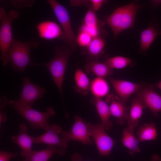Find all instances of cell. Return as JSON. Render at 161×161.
<instances>
[{
	"label": "cell",
	"mask_w": 161,
	"mask_h": 161,
	"mask_svg": "<svg viewBox=\"0 0 161 161\" xmlns=\"http://www.w3.org/2000/svg\"><path fill=\"white\" fill-rule=\"evenodd\" d=\"M158 34V29L154 26L143 30L140 35V52H145Z\"/></svg>",
	"instance_id": "7402d4cb"
},
{
	"label": "cell",
	"mask_w": 161,
	"mask_h": 161,
	"mask_svg": "<svg viewBox=\"0 0 161 161\" xmlns=\"http://www.w3.org/2000/svg\"><path fill=\"white\" fill-rule=\"evenodd\" d=\"M63 131L60 126L56 124L52 125L44 134L37 137H32L33 143L66 149L68 147V143L63 141L58 135Z\"/></svg>",
	"instance_id": "8fae6325"
},
{
	"label": "cell",
	"mask_w": 161,
	"mask_h": 161,
	"mask_svg": "<svg viewBox=\"0 0 161 161\" xmlns=\"http://www.w3.org/2000/svg\"><path fill=\"white\" fill-rule=\"evenodd\" d=\"M75 89L79 93L86 94L90 90L91 83L86 73L78 66L74 73Z\"/></svg>",
	"instance_id": "603a6c76"
},
{
	"label": "cell",
	"mask_w": 161,
	"mask_h": 161,
	"mask_svg": "<svg viewBox=\"0 0 161 161\" xmlns=\"http://www.w3.org/2000/svg\"><path fill=\"white\" fill-rule=\"evenodd\" d=\"M22 82L20 96L16 101L20 104L32 107L34 103L43 96L46 90L32 82L27 76L23 78Z\"/></svg>",
	"instance_id": "30bf717a"
},
{
	"label": "cell",
	"mask_w": 161,
	"mask_h": 161,
	"mask_svg": "<svg viewBox=\"0 0 161 161\" xmlns=\"http://www.w3.org/2000/svg\"><path fill=\"white\" fill-rule=\"evenodd\" d=\"M102 27L101 26L97 27H90L82 24L80 26V31L86 32L92 38H94L101 37L100 35L103 30Z\"/></svg>",
	"instance_id": "f1b7e54d"
},
{
	"label": "cell",
	"mask_w": 161,
	"mask_h": 161,
	"mask_svg": "<svg viewBox=\"0 0 161 161\" xmlns=\"http://www.w3.org/2000/svg\"><path fill=\"white\" fill-rule=\"evenodd\" d=\"M34 0H11L10 2L14 6L20 8L22 7H31L33 4Z\"/></svg>",
	"instance_id": "f546056e"
},
{
	"label": "cell",
	"mask_w": 161,
	"mask_h": 161,
	"mask_svg": "<svg viewBox=\"0 0 161 161\" xmlns=\"http://www.w3.org/2000/svg\"><path fill=\"white\" fill-rule=\"evenodd\" d=\"M9 104L27 121L31 128L41 129L45 131L50 126L48 122L49 117L55 113L51 107H47L46 112H42L34 109L32 107L20 104L15 100L10 101Z\"/></svg>",
	"instance_id": "277c9868"
},
{
	"label": "cell",
	"mask_w": 161,
	"mask_h": 161,
	"mask_svg": "<svg viewBox=\"0 0 161 161\" xmlns=\"http://www.w3.org/2000/svg\"><path fill=\"white\" fill-rule=\"evenodd\" d=\"M84 69L89 73L92 72L97 77L103 78L113 74V69L109 67L105 62L87 59Z\"/></svg>",
	"instance_id": "d6986e66"
},
{
	"label": "cell",
	"mask_w": 161,
	"mask_h": 161,
	"mask_svg": "<svg viewBox=\"0 0 161 161\" xmlns=\"http://www.w3.org/2000/svg\"><path fill=\"white\" fill-rule=\"evenodd\" d=\"M72 161H86L83 160L81 156L78 153H75L71 156Z\"/></svg>",
	"instance_id": "e575fe53"
},
{
	"label": "cell",
	"mask_w": 161,
	"mask_h": 161,
	"mask_svg": "<svg viewBox=\"0 0 161 161\" xmlns=\"http://www.w3.org/2000/svg\"><path fill=\"white\" fill-rule=\"evenodd\" d=\"M103 0H89L90 3L89 5L95 11L98 10L102 6L103 3L106 2Z\"/></svg>",
	"instance_id": "1f68e13d"
},
{
	"label": "cell",
	"mask_w": 161,
	"mask_h": 161,
	"mask_svg": "<svg viewBox=\"0 0 161 161\" xmlns=\"http://www.w3.org/2000/svg\"><path fill=\"white\" fill-rule=\"evenodd\" d=\"M134 128L129 126L124 128L121 139V142L132 157L140 151L139 145V141L134 135Z\"/></svg>",
	"instance_id": "e0dca14e"
},
{
	"label": "cell",
	"mask_w": 161,
	"mask_h": 161,
	"mask_svg": "<svg viewBox=\"0 0 161 161\" xmlns=\"http://www.w3.org/2000/svg\"><path fill=\"white\" fill-rule=\"evenodd\" d=\"M90 90L94 97L102 98L108 94L109 86L104 78L97 77L91 82Z\"/></svg>",
	"instance_id": "d4e9b609"
},
{
	"label": "cell",
	"mask_w": 161,
	"mask_h": 161,
	"mask_svg": "<svg viewBox=\"0 0 161 161\" xmlns=\"http://www.w3.org/2000/svg\"><path fill=\"white\" fill-rule=\"evenodd\" d=\"M19 12L17 10L12 9L7 14L5 9L0 8V60L4 66L8 63L7 52L13 38L12 37L11 27L13 20L19 17Z\"/></svg>",
	"instance_id": "5b68a950"
},
{
	"label": "cell",
	"mask_w": 161,
	"mask_h": 161,
	"mask_svg": "<svg viewBox=\"0 0 161 161\" xmlns=\"http://www.w3.org/2000/svg\"><path fill=\"white\" fill-rule=\"evenodd\" d=\"M151 4L155 6L161 5V0H152L151 1Z\"/></svg>",
	"instance_id": "8d00e7d4"
},
{
	"label": "cell",
	"mask_w": 161,
	"mask_h": 161,
	"mask_svg": "<svg viewBox=\"0 0 161 161\" xmlns=\"http://www.w3.org/2000/svg\"><path fill=\"white\" fill-rule=\"evenodd\" d=\"M104 62L112 69H121L131 65L132 60L123 56H118L106 58Z\"/></svg>",
	"instance_id": "484cf974"
},
{
	"label": "cell",
	"mask_w": 161,
	"mask_h": 161,
	"mask_svg": "<svg viewBox=\"0 0 161 161\" xmlns=\"http://www.w3.org/2000/svg\"><path fill=\"white\" fill-rule=\"evenodd\" d=\"M93 38L88 34L80 31L76 37V43L80 47L86 48L90 44Z\"/></svg>",
	"instance_id": "83f0119b"
},
{
	"label": "cell",
	"mask_w": 161,
	"mask_h": 161,
	"mask_svg": "<svg viewBox=\"0 0 161 161\" xmlns=\"http://www.w3.org/2000/svg\"><path fill=\"white\" fill-rule=\"evenodd\" d=\"M47 148L39 151H33L28 157L22 161H48L54 154L62 156L66 152V148L52 146H47Z\"/></svg>",
	"instance_id": "ac0fdd59"
},
{
	"label": "cell",
	"mask_w": 161,
	"mask_h": 161,
	"mask_svg": "<svg viewBox=\"0 0 161 161\" xmlns=\"http://www.w3.org/2000/svg\"><path fill=\"white\" fill-rule=\"evenodd\" d=\"M109 97L108 99L110 102L109 107L111 115L117 119L118 124L123 125L129 118V108L126 106L119 97L113 95Z\"/></svg>",
	"instance_id": "9a60e30c"
},
{
	"label": "cell",
	"mask_w": 161,
	"mask_h": 161,
	"mask_svg": "<svg viewBox=\"0 0 161 161\" xmlns=\"http://www.w3.org/2000/svg\"><path fill=\"white\" fill-rule=\"evenodd\" d=\"M115 91L120 99L124 103L128 100L130 96L136 93L141 85L124 80L116 79L108 77Z\"/></svg>",
	"instance_id": "5bb4252c"
},
{
	"label": "cell",
	"mask_w": 161,
	"mask_h": 161,
	"mask_svg": "<svg viewBox=\"0 0 161 161\" xmlns=\"http://www.w3.org/2000/svg\"><path fill=\"white\" fill-rule=\"evenodd\" d=\"M146 108L140 100L136 96L132 100L129 112V117L127 120L128 126L134 128L138 125L143 110Z\"/></svg>",
	"instance_id": "ffe728a7"
},
{
	"label": "cell",
	"mask_w": 161,
	"mask_h": 161,
	"mask_svg": "<svg viewBox=\"0 0 161 161\" xmlns=\"http://www.w3.org/2000/svg\"><path fill=\"white\" fill-rule=\"evenodd\" d=\"M7 98L4 96H2L0 98V108L2 109L5 107L7 104Z\"/></svg>",
	"instance_id": "836d02e7"
},
{
	"label": "cell",
	"mask_w": 161,
	"mask_h": 161,
	"mask_svg": "<svg viewBox=\"0 0 161 161\" xmlns=\"http://www.w3.org/2000/svg\"><path fill=\"white\" fill-rule=\"evenodd\" d=\"M88 9L86 14L83 24L85 25L90 27H97L103 25L100 24L98 20L95 11L89 5Z\"/></svg>",
	"instance_id": "4316f807"
},
{
	"label": "cell",
	"mask_w": 161,
	"mask_h": 161,
	"mask_svg": "<svg viewBox=\"0 0 161 161\" xmlns=\"http://www.w3.org/2000/svg\"><path fill=\"white\" fill-rule=\"evenodd\" d=\"M105 40L101 37L93 38L91 42L86 48L88 55L87 59L97 61V58L103 52Z\"/></svg>",
	"instance_id": "cb8c5ba5"
},
{
	"label": "cell",
	"mask_w": 161,
	"mask_h": 161,
	"mask_svg": "<svg viewBox=\"0 0 161 161\" xmlns=\"http://www.w3.org/2000/svg\"><path fill=\"white\" fill-rule=\"evenodd\" d=\"M139 141L155 140L158 136L155 123L151 122L145 123L139 126L136 133Z\"/></svg>",
	"instance_id": "44dd1931"
},
{
	"label": "cell",
	"mask_w": 161,
	"mask_h": 161,
	"mask_svg": "<svg viewBox=\"0 0 161 161\" xmlns=\"http://www.w3.org/2000/svg\"><path fill=\"white\" fill-rule=\"evenodd\" d=\"M91 102L95 106L101 120V125L106 131H109L113 126L112 123L109 120L111 115L109 106L101 98L93 97Z\"/></svg>",
	"instance_id": "2e32d148"
},
{
	"label": "cell",
	"mask_w": 161,
	"mask_h": 161,
	"mask_svg": "<svg viewBox=\"0 0 161 161\" xmlns=\"http://www.w3.org/2000/svg\"><path fill=\"white\" fill-rule=\"evenodd\" d=\"M86 125L100 156H109L115 143L114 140L101 124L88 123Z\"/></svg>",
	"instance_id": "52a82bcc"
},
{
	"label": "cell",
	"mask_w": 161,
	"mask_h": 161,
	"mask_svg": "<svg viewBox=\"0 0 161 161\" xmlns=\"http://www.w3.org/2000/svg\"><path fill=\"white\" fill-rule=\"evenodd\" d=\"M73 49L70 46L61 45L53 48L55 55L50 61L45 63H35V66L43 65L49 70L61 95L65 111L62 86L64 76L68 60L73 53Z\"/></svg>",
	"instance_id": "7a4b0ae2"
},
{
	"label": "cell",
	"mask_w": 161,
	"mask_h": 161,
	"mask_svg": "<svg viewBox=\"0 0 161 161\" xmlns=\"http://www.w3.org/2000/svg\"><path fill=\"white\" fill-rule=\"evenodd\" d=\"M143 5L132 2L116 9L107 18L106 23L114 38L124 30L132 27L136 15Z\"/></svg>",
	"instance_id": "3957f363"
},
{
	"label": "cell",
	"mask_w": 161,
	"mask_h": 161,
	"mask_svg": "<svg viewBox=\"0 0 161 161\" xmlns=\"http://www.w3.org/2000/svg\"><path fill=\"white\" fill-rule=\"evenodd\" d=\"M7 119V113L5 111L0 109V124L5 122Z\"/></svg>",
	"instance_id": "d6a6232c"
},
{
	"label": "cell",
	"mask_w": 161,
	"mask_h": 161,
	"mask_svg": "<svg viewBox=\"0 0 161 161\" xmlns=\"http://www.w3.org/2000/svg\"><path fill=\"white\" fill-rule=\"evenodd\" d=\"M75 122L69 131H63L60 137L61 140L68 143L72 141L80 142L84 145L92 144L93 142L86 125L78 115L74 117Z\"/></svg>",
	"instance_id": "ba28073f"
},
{
	"label": "cell",
	"mask_w": 161,
	"mask_h": 161,
	"mask_svg": "<svg viewBox=\"0 0 161 161\" xmlns=\"http://www.w3.org/2000/svg\"><path fill=\"white\" fill-rule=\"evenodd\" d=\"M154 86V87L158 88L161 90V80Z\"/></svg>",
	"instance_id": "74e56055"
},
{
	"label": "cell",
	"mask_w": 161,
	"mask_h": 161,
	"mask_svg": "<svg viewBox=\"0 0 161 161\" xmlns=\"http://www.w3.org/2000/svg\"><path fill=\"white\" fill-rule=\"evenodd\" d=\"M47 1L61 25L64 35V42L66 45L70 46L74 50H75L77 45L76 37L72 29L67 10L56 0Z\"/></svg>",
	"instance_id": "8992f818"
},
{
	"label": "cell",
	"mask_w": 161,
	"mask_h": 161,
	"mask_svg": "<svg viewBox=\"0 0 161 161\" xmlns=\"http://www.w3.org/2000/svg\"><path fill=\"white\" fill-rule=\"evenodd\" d=\"M36 28L39 36L47 40L60 39L64 42V35L62 28L56 22L46 20L38 23Z\"/></svg>",
	"instance_id": "7c38bea8"
},
{
	"label": "cell",
	"mask_w": 161,
	"mask_h": 161,
	"mask_svg": "<svg viewBox=\"0 0 161 161\" xmlns=\"http://www.w3.org/2000/svg\"><path fill=\"white\" fill-rule=\"evenodd\" d=\"M154 85L142 84L136 92L138 97L155 117L161 112V96L154 89Z\"/></svg>",
	"instance_id": "9c48e42d"
},
{
	"label": "cell",
	"mask_w": 161,
	"mask_h": 161,
	"mask_svg": "<svg viewBox=\"0 0 161 161\" xmlns=\"http://www.w3.org/2000/svg\"><path fill=\"white\" fill-rule=\"evenodd\" d=\"M19 130L16 135L11 136V139L13 143L17 144L21 150L20 156L26 158L32 154V145L33 143L32 137L30 136L27 132V127L24 123L19 126Z\"/></svg>",
	"instance_id": "4fadbf2b"
},
{
	"label": "cell",
	"mask_w": 161,
	"mask_h": 161,
	"mask_svg": "<svg viewBox=\"0 0 161 161\" xmlns=\"http://www.w3.org/2000/svg\"><path fill=\"white\" fill-rule=\"evenodd\" d=\"M150 161H161V158L159 156L155 154L151 157Z\"/></svg>",
	"instance_id": "d590c367"
},
{
	"label": "cell",
	"mask_w": 161,
	"mask_h": 161,
	"mask_svg": "<svg viewBox=\"0 0 161 161\" xmlns=\"http://www.w3.org/2000/svg\"><path fill=\"white\" fill-rule=\"evenodd\" d=\"M39 45L33 38L25 42L13 38L7 53V62L10 64L12 70L24 72L28 66H34L35 62L30 59V50Z\"/></svg>",
	"instance_id": "6da1fadb"
},
{
	"label": "cell",
	"mask_w": 161,
	"mask_h": 161,
	"mask_svg": "<svg viewBox=\"0 0 161 161\" xmlns=\"http://www.w3.org/2000/svg\"><path fill=\"white\" fill-rule=\"evenodd\" d=\"M18 152H8L5 151H0V161H9L13 158L16 157Z\"/></svg>",
	"instance_id": "4dcf8cb0"
}]
</instances>
